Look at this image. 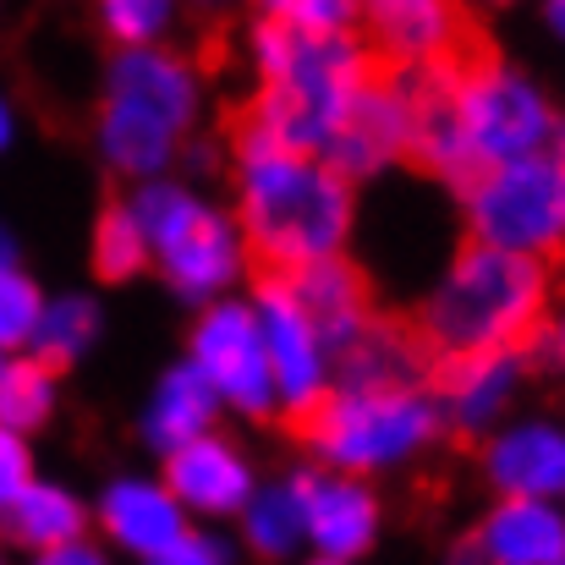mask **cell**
I'll return each mask as SVG.
<instances>
[{
	"instance_id": "30",
	"label": "cell",
	"mask_w": 565,
	"mask_h": 565,
	"mask_svg": "<svg viewBox=\"0 0 565 565\" xmlns=\"http://www.w3.org/2000/svg\"><path fill=\"white\" fill-rule=\"evenodd\" d=\"M28 439H33V434L0 423V511L39 478V472H33V445H28Z\"/></svg>"
},
{
	"instance_id": "11",
	"label": "cell",
	"mask_w": 565,
	"mask_h": 565,
	"mask_svg": "<svg viewBox=\"0 0 565 565\" xmlns=\"http://www.w3.org/2000/svg\"><path fill=\"white\" fill-rule=\"evenodd\" d=\"M302 500H308V555L358 565L379 544L384 505L369 489V478L319 467V472H302Z\"/></svg>"
},
{
	"instance_id": "15",
	"label": "cell",
	"mask_w": 565,
	"mask_h": 565,
	"mask_svg": "<svg viewBox=\"0 0 565 565\" xmlns=\"http://www.w3.org/2000/svg\"><path fill=\"white\" fill-rule=\"evenodd\" d=\"M522 352H478V358H439L434 379H428V395L439 401V417L478 439V434H494L500 412L511 406L516 384H522Z\"/></svg>"
},
{
	"instance_id": "40",
	"label": "cell",
	"mask_w": 565,
	"mask_h": 565,
	"mask_svg": "<svg viewBox=\"0 0 565 565\" xmlns=\"http://www.w3.org/2000/svg\"><path fill=\"white\" fill-rule=\"evenodd\" d=\"M561 505H565V494H561Z\"/></svg>"
},
{
	"instance_id": "28",
	"label": "cell",
	"mask_w": 565,
	"mask_h": 565,
	"mask_svg": "<svg viewBox=\"0 0 565 565\" xmlns=\"http://www.w3.org/2000/svg\"><path fill=\"white\" fill-rule=\"evenodd\" d=\"M264 17H280L291 28H313V33H347L358 17V0H258Z\"/></svg>"
},
{
	"instance_id": "7",
	"label": "cell",
	"mask_w": 565,
	"mask_h": 565,
	"mask_svg": "<svg viewBox=\"0 0 565 565\" xmlns=\"http://www.w3.org/2000/svg\"><path fill=\"white\" fill-rule=\"evenodd\" d=\"M461 192L478 242L533 258H565V138L478 171Z\"/></svg>"
},
{
	"instance_id": "26",
	"label": "cell",
	"mask_w": 565,
	"mask_h": 565,
	"mask_svg": "<svg viewBox=\"0 0 565 565\" xmlns=\"http://www.w3.org/2000/svg\"><path fill=\"white\" fill-rule=\"evenodd\" d=\"M39 313H44V291H39V280H33L22 264L0 269V347H6V352H28Z\"/></svg>"
},
{
	"instance_id": "4",
	"label": "cell",
	"mask_w": 565,
	"mask_h": 565,
	"mask_svg": "<svg viewBox=\"0 0 565 565\" xmlns=\"http://www.w3.org/2000/svg\"><path fill=\"white\" fill-rule=\"evenodd\" d=\"M445 77V105H450V143H456V188H467L478 171L505 166L516 154L550 149L565 138V121L555 105L500 61V50L478 33L461 50L428 61Z\"/></svg>"
},
{
	"instance_id": "6",
	"label": "cell",
	"mask_w": 565,
	"mask_h": 565,
	"mask_svg": "<svg viewBox=\"0 0 565 565\" xmlns=\"http://www.w3.org/2000/svg\"><path fill=\"white\" fill-rule=\"evenodd\" d=\"M445 417L428 390H347L335 384L313 417H302L291 434L319 456V467L374 478L390 467H406L439 439Z\"/></svg>"
},
{
	"instance_id": "39",
	"label": "cell",
	"mask_w": 565,
	"mask_h": 565,
	"mask_svg": "<svg viewBox=\"0 0 565 565\" xmlns=\"http://www.w3.org/2000/svg\"><path fill=\"white\" fill-rule=\"evenodd\" d=\"M0 565H11V561H6V550H0Z\"/></svg>"
},
{
	"instance_id": "2",
	"label": "cell",
	"mask_w": 565,
	"mask_h": 565,
	"mask_svg": "<svg viewBox=\"0 0 565 565\" xmlns=\"http://www.w3.org/2000/svg\"><path fill=\"white\" fill-rule=\"evenodd\" d=\"M417 330L439 358L533 352L550 330V258L467 236L439 291L417 313Z\"/></svg>"
},
{
	"instance_id": "10",
	"label": "cell",
	"mask_w": 565,
	"mask_h": 565,
	"mask_svg": "<svg viewBox=\"0 0 565 565\" xmlns=\"http://www.w3.org/2000/svg\"><path fill=\"white\" fill-rule=\"evenodd\" d=\"M192 369L209 379L220 406H231L242 417H275L280 412L269 347H264L253 302H214L198 319V330H192Z\"/></svg>"
},
{
	"instance_id": "18",
	"label": "cell",
	"mask_w": 565,
	"mask_h": 565,
	"mask_svg": "<svg viewBox=\"0 0 565 565\" xmlns=\"http://www.w3.org/2000/svg\"><path fill=\"white\" fill-rule=\"evenodd\" d=\"M286 280V291L302 302V313L319 324L324 347H330V363H335V347H347L369 319H374V291H369V275L352 269L341 253L330 258H308V264H291V269H269Z\"/></svg>"
},
{
	"instance_id": "8",
	"label": "cell",
	"mask_w": 565,
	"mask_h": 565,
	"mask_svg": "<svg viewBox=\"0 0 565 565\" xmlns=\"http://www.w3.org/2000/svg\"><path fill=\"white\" fill-rule=\"evenodd\" d=\"M132 214L149 236V253L160 258L166 280L182 297H214L236 275L242 242H236L231 220L203 209L192 192L171 188V182H143L132 198Z\"/></svg>"
},
{
	"instance_id": "24",
	"label": "cell",
	"mask_w": 565,
	"mask_h": 565,
	"mask_svg": "<svg viewBox=\"0 0 565 565\" xmlns=\"http://www.w3.org/2000/svg\"><path fill=\"white\" fill-rule=\"evenodd\" d=\"M55 369H44L33 352H11L6 369H0V423L22 428V434H39L50 417H55V401H61V384Z\"/></svg>"
},
{
	"instance_id": "19",
	"label": "cell",
	"mask_w": 565,
	"mask_h": 565,
	"mask_svg": "<svg viewBox=\"0 0 565 565\" xmlns=\"http://www.w3.org/2000/svg\"><path fill=\"white\" fill-rule=\"evenodd\" d=\"M472 544L494 565H565V505L494 494V505L472 527Z\"/></svg>"
},
{
	"instance_id": "22",
	"label": "cell",
	"mask_w": 565,
	"mask_h": 565,
	"mask_svg": "<svg viewBox=\"0 0 565 565\" xmlns=\"http://www.w3.org/2000/svg\"><path fill=\"white\" fill-rule=\"evenodd\" d=\"M214 412H220V395L209 390V379L198 374L192 363L171 369V374L154 384L143 417H138V434L154 456H171L177 445H188L198 434L214 428Z\"/></svg>"
},
{
	"instance_id": "31",
	"label": "cell",
	"mask_w": 565,
	"mask_h": 565,
	"mask_svg": "<svg viewBox=\"0 0 565 565\" xmlns=\"http://www.w3.org/2000/svg\"><path fill=\"white\" fill-rule=\"evenodd\" d=\"M28 565H116L110 555V544H99V539H72V544H55V550H39V555H28Z\"/></svg>"
},
{
	"instance_id": "1",
	"label": "cell",
	"mask_w": 565,
	"mask_h": 565,
	"mask_svg": "<svg viewBox=\"0 0 565 565\" xmlns=\"http://www.w3.org/2000/svg\"><path fill=\"white\" fill-rule=\"evenodd\" d=\"M258 55V94L225 116L231 149H297V154H330L358 88L374 72V44L347 33H313L291 28L280 17H264L253 33Z\"/></svg>"
},
{
	"instance_id": "34",
	"label": "cell",
	"mask_w": 565,
	"mask_h": 565,
	"mask_svg": "<svg viewBox=\"0 0 565 565\" xmlns=\"http://www.w3.org/2000/svg\"><path fill=\"white\" fill-rule=\"evenodd\" d=\"M11 264H22V253H17V236L0 225V269H11Z\"/></svg>"
},
{
	"instance_id": "25",
	"label": "cell",
	"mask_w": 565,
	"mask_h": 565,
	"mask_svg": "<svg viewBox=\"0 0 565 565\" xmlns=\"http://www.w3.org/2000/svg\"><path fill=\"white\" fill-rule=\"evenodd\" d=\"M149 258H154V253H149V236H143L132 203H105L99 220H94V275L110 280V286H121V280H132Z\"/></svg>"
},
{
	"instance_id": "35",
	"label": "cell",
	"mask_w": 565,
	"mask_h": 565,
	"mask_svg": "<svg viewBox=\"0 0 565 565\" xmlns=\"http://www.w3.org/2000/svg\"><path fill=\"white\" fill-rule=\"evenodd\" d=\"M550 22H555V33L565 39V0H550Z\"/></svg>"
},
{
	"instance_id": "23",
	"label": "cell",
	"mask_w": 565,
	"mask_h": 565,
	"mask_svg": "<svg viewBox=\"0 0 565 565\" xmlns=\"http://www.w3.org/2000/svg\"><path fill=\"white\" fill-rule=\"evenodd\" d=\"M99 341V308H94V297H44V313H39V324H33V341H28V352L44 363V369H55V374H66L72 363H83V352Z\"/></svg>"
},
{
	"instance_id": "14",
	"label": "cell",
	"mask_w": 565,
	"mask_h": 565,
	"mask_svg": "<svg viewBox=\"0 0 565 565\" xmlns=\"http://www.w3.org/2000/svg\"><path fill=\"white\" fill-rule=\"evenodd\" d=\"M358 6L369 22V44L401 66L439 61L483 33L461 0H358Z\"/></svg>"
},
{
	"instance_id": "12",
	"label": "cell",
	"mask_w": 565,
	"mask_h": 565,
	"mask_svg": "<svg viewBox=\"0 0 565 565\" xmlns=\"http://www.w3.org/2000/svg\"><path fill=\"white\" fill-rule=\"evenodd\" d=\"M160 478L171 483V494L182 500V511H188L192 522H236L242 505L258 489L253 461L231 439H220L214 428L188 439V445H177L166 456V472Z\"/></svg>"
},
{
	"instance_id": "38",
	"label": "cell",
	"mask_w": 565,
	"mask_h": 565,
	"mask_svg": "<svg viewBox=\"0 0 565 565\" xmlns=\"http://www.w3.org/2000/svg\"><path fill=\"white\" fill-rule=\"evenodd\" d=\"M6 358H11V352H6V347H0V369H6Z\"/></svg>"
},
{
	"instance_id": "33",
	"label": "cell",
	"mask_w": 565,
	"mask_h": 565,
	"mask_svg": "<svg viewBox=\"0 0 565 565\" xmlns=\"http://www.w3.org/2000/svg\"><path fill=\"white\" fill-rule=\"evenodd\" d=\"M445 565H494V561H489V555H483V550L472 544V533H467V539H461V544L450 550V561H445Z\"/></svg>"
},
{
	"instance_id": "37",
	"label": "cell",
	"mask_w": 565,
	"mask_h": 565,
	"mask_svg": "<svg viewBox=\"0 0 565 565\" xmlns=\"http://www.w3.org/2000/svg\"><path fill=\"white\" fill-rule=\"evenodd\" d=\"M302 565H347V561H324V555H308Z\"/></svg>"
},
{
	"instance_id": "17",
	"label": "cell",
	"mask_w": 565,
	"mask_h": 565,
	"mask_svg": "<svg viewBox=\"0 0 565 565\" xmlns=\"http://www.w3.org/2000/svg\"><path fill=\"white\" fill-rule=\"evenodd\" d=\"M483 478L494 494L516 500H561L565 494V428L550 417L511 423L483 445Z\"/></svg>"
},
{
	"instance_id": "27",
	"label": "cell",
	"mask_w": 565,
	"mask_h": 565,
	"mask_svg": "<svg viewBox=\"0 0 565 565\" xmlns=\"http://www.w3.org/2000/svg\"><path fill=\"white\" fill-rule=\"evenodd\" d=\"M177 0H99V28L127 50V44H154L171 28Z\"/></svg>"
},
{
	"instance_id": "13",
	"label": "cell",
	"mask_w": 565,
	"mask_h": 565,
	"mask_svg": "<svg viewBox=\"0 0 565 565\" xmlns=\"http://www.w3.org/2000/svg\"><path fill=\"white\" fill-rule=\"evenodd\" d=\"M439 352L417 330V319L374 313L347 347H335V384L347 390H428Z\"/></svg>"
},
{
	"instance_id": "9",
	"label": "cell",
	"mask_w": 565,
	"mask_h": 565,
	"mask_svg": "<svg viewBox=\"0 0 565 565\" xmlns=\"http://www.w3.org/2000/svg\"><path fill=\"white\" fill-rule=\"evenodd\" d=\"M253 308H258V330H264V347H269L280 417H286V428H297V423H302V417H313V412L324 406V395L335 390L330 347H324L319 324L302 313V302L286 291V280H280V275H269V269H258Z\"/></svg>"
},
{
	"instance_id": "32",
	"label": "cell",
	"mask_w": 565,
	"mask_h": 565,
	"mask_svg": "<svg viewBox=\"0 0 565 565\" xmlns=\"http://www.w3.org/2000/svg\"><path fill=\"white\" fill-rule=\"evenodd\" d=\"M11 138H17V105H11V94L0 88V154L11 149Z\"/></svg>"
},
{
	"instance_id": "29",
	"label": "cell",
	"mask_w": 565,
	"mask_h": 565,
	"mask_svg": "<svg viewBox=\"0 0 565 565\" xmlns=\"http://www.w3.org/2000/svg\"><path fill=\"white\" fill-rule=\"evenodd\" d=\"M143 565H236V544L220 539V533H209V527H192L188 522V533H177L154 561H143Z\"/></svg>"
},
{
	"instance_id": "16",
	"label": "cell",
	"mask_w": 565,
	"mask_h": 565,
	"mask_svg": "<svg viewBox=\"0 0 565 565\" xmlns=\"http://www.w3.org/2000/svg\"><path fill=\"white\" fill-rule=\"evenodd\" d=\"M99 533L116 555H132V561H154L177 533H188V511L182 500L171 494L166 478H110L99 489Z\"/></svg>"
},
{
	"instance_id": "5",
	"label": "cell",
	"mask_w": 565,
	"mask_h": 565,
	"mask_svg": "<svg viewBox=\"0 0 565 565\" xmlns=\"http://www.w3.org/2000/svg\"><path fill=\"white\" fill-rule=\"evenodd\" d=\"M192 105H198V83L182 55H166L154 44H127L110 61L99 127H94L105 166L149 182L177 154V138L192 121Z\"/></svg>"
},
{
	"instance_id": "36",
	"label": "cell",
	"mask_w": 565,
	"mask_h": 565,
	"mask_svg": "<svg viewBox=\"0 0 565 565\" xmlns=\"http://www.w3.org/2000/svg\"><path fill=\"white\" fill-rule=\"evenodd\" d=\"M555 363L565 369V319H561V330H555Z\"/></svg>"
},
{
	"instance_id": "3",
	"label": "cell",
	"mask_w": 565,
	"mask_h": 565,
	"mask_svg": "<svg viewBox=\"0 0 565 565\" xmlns=\"http://www.w3.org/2000/svg\"><path fill=\"white\" fill-rule=\"evenodd\" d=\"M242 236L258 269H291L341 253L352 231V177L297 149H236Z\"/></svg>"
},
{
	"instance_id": "21",
	"label": "cell",
	"mask_w": 565,
	"mask_h": 565,
	"mask_svg": "<svg viewBox=\"0 0 565 565\" xmlns=\"http://www.w3.org/2000/svg\"><path fill=\"white\" fill-rule=\"evenodd\" d=\"M242 550L264 565H291L308 555V500H302V472H286L275 483H258L253 500L236 516Z\"/></svg>"
},
{
	"instance_id": "20",
	"label": "cell",
	"mask_w": 565,
	"mask_h": 565,
	"mask_svg": "<svg viewBox=\"0 0 565 565\" xmlns=\"http://www.w3.org/2000/svg\"><path fill=\"white\" fill-rule=\"evenodd\" d=\"M94 522L88 500L72 489V483H55V478H33L6 511H0V544L22 550V555H39V550H55V544H72L83 539Z\"/></svg>"
}]
</instances>
